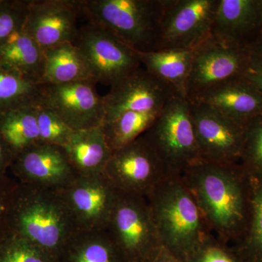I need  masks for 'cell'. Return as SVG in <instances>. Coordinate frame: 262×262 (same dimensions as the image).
Masks as SVG:
<instances>
[{
    "mask_svg": "<svg viewBox=\"0 0 262 262\" xmlns=\"http://www.w3.org/2000/svg\"><path fill=\"white\" fill-rule=\"evenodd\" d=\"M30 1L0 3V46L15 32L23 29Z\"/></svg>",
    "mask_w": 262,
    "mask_h": 262,
    "instance_id": "1f68e13d",
    "label": "cell"
},
{
    "mask_svg": "<svg viewBox=\"0 0 262 262\" xmlns=\"http://www.w3.org/2000/svg\"><path fill=\"white\" fill-rule=\"evenodd\" d=\"M39 84L0 65V115L39 103Z\"/></svg>",
    "mask_w": 262,
    "mask_h": 262,
    "instance_id": "d4e9b609",
    "label": "cell"
},
{
    "mask_svg": "<svg viewBox=\"0 0 262 262\" xmlns=\"http://www.w3.org/2000/svg\"><path fill=\"white\" fill-rule=\"evenodd\" d=\"M2 2H3V0H0V3H1Z\"/></svg>",
    "mask_w": 262,
    "mask_h": 262,
    "instance_id": "f35d334b",
    "label": "cell"
},
{
    "mask_svg": "<svg viewBox=\"0 0 262 262\" xmlns=\"http://www.w3.org/2000/svg\"><path fill=\"white\" fill-rule=\"evenodd\" d=\"M0 262H60L35 245L14 234L0 241Z\"/></svg>",
    "mask_w": 262,
    "mask_h": 262,
    "instance_id": "f546056e",
    "label": "cell"
},
{
    "mask_svg": "<svg viewBox=\"0 0 262 262\" xmlns=\"http://www.w3.org/2000/svg\"><path fill=\"white\" fill-rule=\"evenodd\" d=\"M189 103L201 160L214 163L239 164L244 124L234 121L204 103Z\"/></svg>",
    "mask_w": 262,
    "mask_h": 262,
    "instance_id": "7c38bea8",
    "label": "cell"
},
{
    "mask_svg": "<svg viewBox=\"0 0 262 262\" xmlns=\"http://www.w3.org/2000/svg\"><path fill=\"white\" fill-rule=\"evenodd\" d=\"M189 100L208 105L239 123L262 116V93L244 75L215 84Z\"/></svg>",
    "mask_w": 262,
    "mask_h": 262,
    "instance_id": "ac0fdd59",
    "label": "cell"
},
{
    "mask_svg": "<svg viewBox=\"0 0 262 262\" xmlns=\"http://www.w3.org/2000/svg\"><path fill=\"white\" fill-rule=\"evenodd\" d=\"M261 36H262V13H261Z\"/></svg>",
    "mask_w": 262,
    "mask_h": 262,
    "instance_id": "74e56055",
    "label": "cell"
},
{
    "mask_svg": "<svg viewBox=\"0 0 262 262\" xmlns=\"http://www.w3.org/2000/svg\"><path fill=\"white\" fill-rule=\"evenodd\" d=\"M45 63V50L22 29L0 46L2 67L18 72L39 84L44 75Z\"/></svg>",
    "mask_w": 262,
    "mask_h": 262,
    "instance_id": "44dd1931",
    "label": "cell"
},
{
    "mask_svg": "<svg viewBox=\"0 0 262 262\" xmlns=\"http://www.w3.org/2000/svg\"><path fill=\"white\" fill-rule=\"evenodd\" d=\"M83 16L82 0H32L22 30L43 50L75 42Z\"/></svg>",
    "mask_w": 262,
    "mask_h": 262,
    "instance_id": "5bb4252c",
    "label": "cell"
},
{
    "mask_svg": "<svg viewBox=\"0 0 262 262\" xmlns=\"http://www.w3.org/2000/svg\"><path fill=\"white\" fill-rule=\"evenodd\" d=\"M186 96L192 99L215 84L244 75L252 56L250 47L229 44L210 37L192 50Z\"/></svg>",
    "mask_w": 262,
    "mask_h": 262,
    "instance_id": "9c48e42d",
    "label": "cell"
},
{
    "mask_svg": "<svg viewBox=\"0 0 262 262\" xmlns=\"http://www.w3.org/2000/svg\"><path fill=\"white\" fill-rule=\"evenodd\" d=\"M13 157L15 156L13 151L0 135V173L5 170Z\"/></svg>",
    "mask_w": 262,
    "mask_h": 262,
    "instance_id": "836d02e7",
    "label": "cell"
},
{
    "mask_svg": "<svg viewBox=\"0 0 262 262\" xmlns=\"http://www.w3.org/2000/svg\"><path fill=\"white\" fill-rule=\"evenodd\" d=\"M219 1L165 0L160 50H193L208 39Z\"/></svg>",
    "mask_w": 262,
    "mask_h": 262,
    "instance_id": "30bf717a",
    "label": "cell"
},
{
    "mask_svg": "<svg viewBox=\"0 0 262 262\" xmlns=\"http://www.w3.org/2000/svg\"><path fill=\"white\" fill-rule=\"evenodd\" d=\"M162 247L181 261L211 233L180 176H171L149 196Z\"/></svg>",
    "mask_w": 262,
    "mask_h": 262,
    "instance_id": "3957f363",
    "label": "cell"
},
{
    "mask_svg": "<svg viewBox=\"0 0 262 262\" xmlns=\"http://www.w3.org/2000/svg\"><path fill=\"white\" fill-rule=\"evenodd\" d=\"M74 43L82 52L97 83L113 87L142 66L137 52L89 20L80 27Z\"/></svg>",
    "mask_w": 262,
    "mask_h": 262,
    "instance_id": "ba28073f",
    "label": "cell"
},
{
    "mask_svg": "<svg viewBox=\"0 0 262 262\" xmlns=\"http://www.w3.org/2000/svg\"><path fill=\"white\" fill-rule=\"evenodd\" d=\"M37 120L41 143L63 147L74 131L49 108L38 103Z\"/></svg>",
    "mask_w": 262,
    "mask_h": 262,
    "instance_id": "4dcf8cb0",
    "label": "cell"
},
{
    "mask_svg": "<svg viewBox=\"0 0 262 262\" xmlns=\"http://www.w3.org/2000/svg\"><path fill=\"white\" fill-rule=\"evenodd\" d=\"M151 262H182L168 251L162 248L161 251L158 253L156 257Z\"/></svg>",
    "mask_w": 262,
    "mask_h": 262,
    "instance_id": "e575fe53",
    "label": "cell"
},
{
    "mask_svg": "<svg viewBox=\"0 0 262 262\" xmlns=\"http://www.w3.org/2000/svg\"><path fill=\"white\" fill-rule=\"evenodd\" d=\"M165 0H82L86 20L139 53L159 51Z\"/></svg>",
    "mask_w": 262,
    "mask_h": 262,
    "instance_id": "277c9868",
    "label": "cell"
},
{
    "mask_svg": "<svg viewBox=\"0 0 262 262\" xmlns=\"http://www.w3.org/2000/svg\"><path fill=\"white\" fill-rule=\"evenodd\" d=\"M182 262H247L234 245L207 234Z\"/></svg>",
    "mask_w": 262,
    "mask_h": 262,
    "instance_id": "f1b7e54d",
    "label": "cell"
},
{
    "mask_svg": "<svg viewBox=\"0 0 262 262\" xmlns=\"http://www.w3.org/2000/svg\"><path fill=\"white\" fill-rule=\"evenodd\" d=\"M36 105L16 108L0 115V135L15 157L41 143Z\"/></svg>",
    "mask_w": 262,
    "mask_h": 262,
    "instance_id": "cb8c5ba5",
    "label": "cell"
},
{
    "mask_svg": "<svg viewBox=\"0 0 262 262\" xmlns=\"http://www.w3.org/2000/svg\"><path fill=\"white\" fill-rule=\"evenodd\" d=\"M58 191L79 232L106 229L118 191L103 174L77 176Z\"/></svg>",
    "mask_w": 262,
    "mask_h": 262,
    "instance_id": "4fadbf2b",
    "label": "cell"
},
{
    "mask_svg": "<svg viewBox=\"0 0 262 262\" xmlns=\"http://www.w3.org/2000/svg\"><path fill=\"white\" fill-rule=\"evenodd\" d=\"M239 165L253 182H262V116L244 124V139Z\"/></svg>",
    "mask_w": 262,
    "mask_h": 262,
    "instance_id": "83f0119b",
    "label": "cell"
},
{
    "mask_svg": "<svg viewBox=\"0 0 262 262\" xmlns=\"http://www.w3.org/2000/svg\"><path fill=\"white\" fill-rule=\"evenodd\" d=\"M60 262H125L106 229L80 231L72 237Z\"/></svg>",
    "mask_w": 262,
    "mask_h": 262,
    "instance_id": "603a6c76",
    "label": "cell"
},
{
    "mask_svg": "<svg viewBox=\"0 0 262 262\" xmlns=\"http://www.w3.org/2000/svg\"><path fill=\"white\" fill-rule=\"evenodd\" d=\"M63 148L76 173L82 177L102 175L113 153L102 126L74 131Z\"/></svg>",
    "mask_w": 262,
    "mask_h": 262,
    "instance_id": "d6986e66",
    "label": "cell"
},
{
    "mask_svg": "<svg viewBox=\"0 0 262 262\" xmlns=\"http://www.w3.org/2000/svg\"><path fill=\"white\" fill-rule=\"evenodd\" d=\"M252 211L247 231L234 246L247 262H262V182H253Z\"/></svg>",
    "mask_w": 262,
    "mask_h": 262,
    "instance_id": "4316f807",
    "label": "cell"
},
{
    "mask_svg": "<svg viewBox=\"0 0 262 262\" xmlns=\"http://www.w3.org/2000/svg\"><path fill=\"white\" fill-rule=\"evenodd\" d=\"M170 173H181L201 160L189 99L176 94L143 134Z\"/></svg>",
    "mask_w": 262,
    "mask_h": 262,
    "instance_id": "8992f818",
    "label": "cell"
},
{
    "mask_svg": "<svg viewBox=\"0 0 262 262\" xmlns=\"http://www.w3.org/2000/svg\"><path fill=\"white\" fill-rule=\"evenodd\" d=\"M13 207L12 234L59 259L79 232L59 191L24 184Z\"/></svg>",
    "mask_w": 262,
    "mask_h": 262,
    "instance_id": "7a4b0ae2",
    "label": "cell"
},
{
    "mask_svg": "<svg viewBox=\"0 0 262 262\" xmlns=\"http://www.w3.org/2000/svg\"><path fill=\"white\" fill-rule=\"evenodd\" d=\"M137 53L141 64L147 72L170 85L177 94L187 98L186 90L192 67V50L164 49Z\"/></svg>",
    "mask_w": 262,
    "mask_h": 262,
    "instance_id": "ffe728a7",
    "label": "cell"
},
{
    "mask_svg": "<svg viewBox=\"0 0 262 262\" xmlns=\"http://www.w3.org/2000/svg\"><path fill=\"white\" fill-rule=\"evenodd\" d=\"M180 177L210 232L227 244H237L247 231L252 211L253 182L243 167L200 160Z\"/></svg>",
    "mask_w": 262,
    "mask_h": 262,
    "instance_id": "6da1fadb",
    "label": "cell"
},
{
    "mask_svg": "<svg viewBox=\"0 0 262 262\" xmlns=\"http://www.w3.org/2000/svg\"><path fill=\"white\" fill-rule=\"evenodd\" d=\"M245 77L262 93V57L252 53Z\"/></svg>",
    "mask_w": 262,
    "mask_h": 262,
    "instance_id": "d6a6232c",
    "label": "cell"
},
{
    "mask_svg": "<svg viewBox=\"0 0 262 262\" xmlns=\"http://www.w3.org/2000/svg\"><path fill=\"white\" fill-rule=\"evenodd\" d=\"M97 82L80 81L66 84H39V103L56 114L73 130L102 126L103 96L96 91Z\"/></svg>",
    "mask_w": 262,
    "mask_h": 262,
    "instance_id": "8fae6325",
    "label": "cell"
},
{
    "mask_svg": "<svg viewBox=\"0 0 262 262\" xmlns=\"http://www.w3.org/2000/svg\"><path fill=\"white\" fill-rule=\"evenodd\" d=\"M8 206L7 202L3 198L0 196V225H1L2 221L4 220L5 215L8 213Z\"/></svg>",
    "mask_w": 262,
    "mask_h": 262,
    "instance_id": "8d00e7d4",
    "label": "cell"
},
{
    "mask_svg": "<svg viewBox=\"0 0 262 262\" xmlns=\"http://www.w3.org/2000/svg\"><path fill=\"white\" fill-rule=\"evenodd\" d=\"M250 48H251L253 53L262 57V36L258 38L256 42L253 43L250 46Z\"/></svg>",
    "mask_w": 262,
    "mask_h": 262,
    "instance_id": "d590c367",
    "label": "cell"
},
{
    "mask_svg": "<svg viewBox=\"0 0 262 262\" xmlns=\"http://www.w3.org/2000/svg\"><path fill=\"white\" fill-rule=\"evenodd\" d=\"M176 94H178L170 85L145 69H139L112 87L110 93L103 96V123L127 112L160 111Z\"/></svg>",
    "mask_w": 262,
    "mask_h": 262,
    "instance_id": "9a60e30c",
    "label": "cell"
},
{
    "mask_svg": "<svg viewBox=\"0 0 262 262\" xmlns=\"http://www.w3.org/2000/svg\"><path fill=\"white\" fill-rule=\"evenodd\" d=\"M15 158L18 175L27 185L59 190L77 176L61 146L39 143Z\"/></svg>",
    "mask_w": 262,
    "mask_h": 262,
    "instance_id": "2e32d148",
    "label": "cell"
},
{
    "mask_svg": "<svg viewBox=\"0 0 262 262\" xmlns=\"http://www.w3.org/2000/svg\"><path fill=\"white\" fill-rule=\"evenodd\" d=\"M45 56L44 75L40 84L95 81L85 58L75 43L66 42L48 48Z\"/></svg>",
    "mask_w": 262,
    "mask_h": 262,
    "instance_id": "7402d4cb",
    "label": "cell"
},
{
    "mask_svg": "<svg viewBox=\"0 0 262 262\" xmlns=\"http://www.w3.org/2000/svg\"><path fill=\"white\" fill-rule=\"evenodd\" d=\"M262 0H220L211 36L229 44L250 47L261 37Z\"/></svg>",
    "mask_w": 262,
    "mask_h": 262,
    "instance_id": "e0dca14e",
    "label": "cell"
},
{
    "mask_svg": "<svg viewBox=\"0 0 262 262\" xmlns=\"http://www.w3.org/2000/svg\"><path fill=\"white\" fill-rule=\"evenodd\" d=\"M103 175L118 192L146 198L175 176L143 135L113 151Z\"/></svg>",
    "mask_w": 262,
    "mask_h": 262,
    "instance_id": "52a82bcc",
    "label": "cell"
},
{
    "mask_svg": "<svg viewBox=\"0 0 262 262\" xmlns=\"http://www.w3.org/2000/svg\"><path fill=\"white\" fill-rule=\"evenodd\" d=\"M162 110L148 113L127 112L112 121L104 122L103 130L112 151L120 149L142 136L152 125Z\"/></svg>",
    "mask_w": 262,
    "mask_h": 262,
    "instance_id": "484cf974",
    "label": "cell"
},
{
    "mask_svg": "<svg viewBox=\"0 0 262 262\" xmlns=\"http://www.w3.org/2000/svg\"><path fill=\"white\" fill-rule=\"evenodd\" d=\"M106 229L125 262H151L163 248L146 196L118 192Z\"/></svg>",
    "mask_w": 262,
    "mask_h": 262,
    "instance_id": "5b68a950",
    "label": "cell"
}]
</instances>
